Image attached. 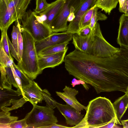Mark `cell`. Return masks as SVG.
Here are the masks:
<instances>
[{
	"label": "cell",
	"mask_w": 128,
	"mask_h": 128,
	"mask_svg": "<svg viewBox=\"0 0 128 128\" xmlns=\"http://www.w3.org/2000/svg\"><path fill=\"white\" fill-rule=\"evenodd\" d=\"M64 62L70 75L91 85L97 94L109 92L108 57L93 56L75 48L65 56Z\"/></svg>",
	"instance_id": "6da1fadb"
},
{
	"label": "cell",
	"mask_w": 128,
	"mask_h": 128,
	"mask_svg": "<svg viewBox=\"0 0 128 128\" xmlns=\"http://www.w3.org/2000/svg\"><path fill=\"white\" fill-rule=\"evenodd\" d=\"M72 43L76 49L93 56H110L118 52L120 48L113 46L103 36L99 24L97 22L88 36H82L73 34Z\"/></svg>",
	"instance_id": "7a4b0ae2"
},
{
	"label": "cell",
	"mask_w": 128,
	"mask_h": 128,
	"mask_svg": "<svg viewBox=\"0 0 128 128\" xmlns=\"http://www.w3.org/2000/svg\"><path fill=\"white\" fill-rule=\"evenodd\" d=\"M87 106L86 114L82 120L71 128H101L116 117L112 104L105 97L93 99Z\"/></svg>",
	"instance_id": "3957f363"
},
{
	"label": "cell",
	"mask_w": 128,
	"mask_h": 128,
	"mask_svg": "<svg viewBox=\"0 0 128 128\" xmlns=\"http://www.w3.org/2000/svg\"><path fill=\"white\" fill-rule=\"evenodd\" d=\"M22 32L23 41V51L21 59L18 62L17 65L31 80H33L42 71L38 66L36 41L31 34L22 27Z\"/></svg>",
	"instance_id": "277c9868"
},
{
	"label": "cell",
	"mask_w": 128,
	"mask_h": 128,
	"mask_svg": "<svg viewBox=\"0 0 128 128\" xmlns=\"http://www.w3.org/2000/svg\"><path fill=\"white\" fill-rule=\"evenodd\" d=\"M31 0H0V27L8 29L14 21L20 20Z\"/></svg>",
	"instance_id": "5b68a950"
},
{
	"label": "cell",
	"mask_w": 128,
	"mask_h": 128,
	"mask_svg": "<svg viewBox=\"0 0 128 128\" xmlns=\"http://www.w3.org/2000/svg\"><path fill=\"white\" fill-rule=\"evenodd\" d=\"M36 14L30 10L20 20L22 27L31 34L36 42L44 39L53 32L48 26L39 20Z\"/></svg>",
	"instance_id": "8992f818"
},
{
	"label": "cell",
	"mask_w": 128,
	"mask_h": 128,
	"mask_svg": "<svg viewBox=\"0 0 128 128\" xmlns=\"http://www.w3.org/2000/svg\"><path fill=\"white\" fill-rule=\"evenodd\" d=\"M54 113L53 110L47 106L33 105L32 110L25 117L28 126L27 128H44L56 123L58 121Z\"/></svg>",
	"instance_id": "52a82bcc"
},
{
	"label": "cell",
	"mask_w": 128,
	"mask_h": 128,
	"mask_svg": "<svg viewBox=\"0 0 128 128\" xmlns=\"http://www.w3.org/2000/svg\"><path fill=\"white\" fill-rule=\"evenodd\" d=\"M84 0H66L62 7L50 24V28L53 32L67 31L68 18L71 12L75 13Z\"/></svg>",
	"instance_id": "ba28073f"
},
{
	"label": "cell",
	"mask_w": 128,
	"mask_h": 128,
	"mask_svg": "<svg viewBox=\"0 0 128 128\" xmlns=\"http://www.w3.org/2000/svg\"><path fill=\"white\" fill-rule=\"evenodd\" d=\"M73 34L66 31L60 33L52 32L41 40L36 41L35 46L38 54L43 50L72 40Z\"/></svg>",
	"instance_id": "9c48e42d"
},
{
	"label": "cell",
	"mask_w": 128,
	"mask_h": 128,
	"mask_svg": "<svg viewBox=\"0 0 128 128\" xmlns=\"http://www.w3.org/2000/svg\"><path fill=\"white\" fill-rule=\"evenodd\" d=\"M97 0H84L76 11L75 18L70 22L67 32L73 34L78 33L80 30V24L86 12L95 5Z\"/></svg>",
	"instance_id": "30bf717a"
},
{
	"label": "cell",
	"mask_w": 128,
	"mask_h": 128,
	"mask_svg": "<svg viewBox=\"0 0 128 128\" xmlns=\"http://www.w3.org/2000/svg\"><path fill=\"white\" fill-rule=\"evenodd\" d=\"M68 48L56 53L45 55H38L39 68L42 71L47 68H54L64 62Z\"/></svg>",
	"instance_id": "8fae6325"
},
{
	"label": "cell",
	"mask_w": 128,
	"mask_h": 128,
	"mask_svg": "<svg viewBox=\"0 0 128 128\" xmlns=\"http://www.w3.org/2000/svg\"><path fill=\"white\" fill-rule=\"evenodd\" d=\"M56 108L66 119L67 125L74 126L82 120L84 115L74 108L66 104H63L57 102Z\"/></svg>",
	"instance_id": "7c38bea8"
},
{
	"label": "cell",
	"mask_w": 128,
	"mask_h": 128,
	"mask_svg": "<svg viewBox=\"0 0 128 128\" xmlns=\"http://www.w3.org/2000/svg\"><path fill=\"white\" fill-rule=\"evenodd\" d=\"M22 94L24 99L33 105L41 103L44 100L42 90L33 80L30 84L22 88Z\"/></svg>",
	"instance_id": "4fadbf2b"
},
{
	"label": "cell",
	"mask_w": 128,
	"mask_h": 128,
	"mask_svg": "<svg viewBox=\"0 0 128 128\" xmlns=\"http://www.w3.org/2000/svg\"><path fill=\"white\" fill-rule=\"evenodd\" d=\"M66 0H56L50 4L47 8L40 14L38 17L41 22L50 26Z\"/></svg>",
	"instance_id": "5bb4252c"
},
{
	"label": "cell",
	"mask_w": 128,
	"mask_h": 128,
	"mask_svg": "<svg viewBox=\"0 0 128 128\" xmlns=\"http://www.w3.org/2000/svg\"><path fill=\"white\" fill-rule=\"evenodd\" d=\"M64 92H56L57 95L64 100L67 104L74 108L78 111L81 112L84 109L87 110V106L82 104L78 102L76 97L78 91L66 86L63 90Z\"/></svg>",
	"instance_id": "9a60e30c"
},
{
	"label": "cell",
	"mask_w": 128,
	"mask_h": 128,
	"mask_svg": "<svg viewBox=\"0 0 128 128\" xmlns=\"http://www.w3.org/2000/svg\"><path fill=\"white\" fill-rule=\"evenodd\" d=\"M119 23L117 42L120 47L128 48V15H122Z\"/></svg>",
	"instance_id": "2e32d148"
},
{
	"label": "cell",
	"mask_w": 128,
	"mask_h": 128,
	"mask_svg": "<svg viewBox=\"0 0 128 128\" xmlns=\"http://www.w3.org/2000/svg\"><path fill=\"white\" fill-rule=\"evenodd\" d=\"M1 81L3 88L12 89V85L17 88H19L14 78L11 66L4 67L0 65Z\"/></svg>",
	"instance_id": "e0dca14e"
},
{
	"label": "cell",
	"mask_w": 128,
	"mask_h": 128,
	"mask_svg": "<svg viewBox=\"0 0 128 128\" xmlns=\"http://www.w3.org/2000/svg\"><path fill=\"white\" fill-rule=\"evenodd\" d=\"M0 108L4 107L8 102L13 99H20L23 97L17 90L12 89H7L0 87Z\"/></svg>",
	"instance_id": "ac0fdd59"
},
{
	"label": "cell",
	"mask_w": 128,
	"mask_h": 128,
	"mask_svg": "<svg viewBox=\"0 0 128 128\" xmlns=\"http://www.w3.org/2000/svg\"><path fill=\"white\" fill-rule=\"evenodd\" d=\"M112 104L116 117L120 121L128 108V95L125 93L124 96L116 100Z\"/></svg>",
	"instance_id": "d6986e66"
},
{
	"label": "cell",
	"mask_w": 128,
	"mask_h": 128,
	"mask_svg": "<svg viewBox=\"0 0 128 128\" xmlns=\"http://www.w3.org/2000/svg\"><path fill=\"white\" fill-rule=\"evenodd\" d=\"M118 2V0H97L94 6L110 15L112 10L116 7Z\"/></svg>",
	"instance_id": "ffe728a7"
},
{
	"label": "cell",
	"mask_w": 128,
	"mask_h": 128,
	"mask_svg": "<svg viewBox=\"0 0 128 128\" xmlns=\"http://www.w3.org/2000/svg\"><path fill=\"white\" fill-rule=\"evenodd\" d=\"M18 118L17 116H11L9 111L2 110L0 112V128H8L9 124Z\"/></svg>",
	"instance_id": "44dd1931"
},
{
	"label": "cell",
	"mask_w": 128,
	"mask_h": 128,
	"mask_svg": "<svg viewBox=\"0 0 128 128\" xmlns=\"http://www.w3.org/2000/svg\"><path fill=\"white\" fill-rule=\"evenodd\" d=\"M69 43V42H65L48 48L42 51L38 54L48 55L64 51L68 48L67 46Z\"/></svg>",
	"instance_id": "7402d4cb"
},
{
	"label": "cell",
	"mask_w": 128,
	"mask_h": 128,
	"mask_svg": "<svg viewBox=\"0 0 128 128\" xmlns=\"http://www.w3.org/2000/svg\"><path fill=\"white\" fill-rule=\"evenodd\" d=\"M98 8L96 7L93 11L89 26L91 30L98 20H104L107 19V17L105 14L102 13L100 11H98Z\"/></svg>",
	"instance_id": "603a6c76"
},
{
	"label": "cell",
	"mask_w": 128,
	"mask_h": 128,
	"mask_svg": "<svg viewBox=\"0 0 128 128\" xmlns=\"http://www.w3.org/2000/svg\"><path fill=\"white\" fill-rule=\"evenodd\" d=\"M12 65L16 73L21 80L22 88L30 84L32 80L25 74L15 64L14 62Z\"/></svg>",
	"instance_id": "cb8c5ba5"
},
{
	"label": "cell",
	"mask_w": 128,
	"mask_h": 128,
	"mask_svg": "<svg viewBox=\"0 0 128 128\" xmlns=\"http://www.w3.org/2000/svg\"><path fill=\"white\" fill-rule=\"evenodd\" d=\"M95 8L94 5L89 9L84 14L80 22V30L86 26H89L93 11Z\"/></svg>",
	"instance_id": "d4e9b609"
},
{
	"label": "cell",
	"mask_w": 128,
	"mask_h": 128,
	"mask_svg": "<svg viewBox=\"0 0 128 128\" xmlns=\"http://www.w3.org/2000/svg\"><path fill=\"white\" fill-rule=\"evenodd\" d=\"M13 62V59L10 58L3 48L0 46V65L4 67H10Z\"/></svg>",
	"instance_id": "484cf974"
},
{
	"label": "cell",
	"mask_w": 128,
	"mask_h": 128,
	"mask_svg": "<svg viewBox=\"0 0 128 128\" xmlns=\"http://www.w3.org/2000/svg\"><path fill=\"white\" fill-rule=\"evenodd\" d=\"M42 94L47 106L53 109L56 107L57 102L51 96V95L46 89L42 90Z\"/></svg>",
	"instance_id": "4316f807"
},
{
	"label": "cell",
	"mask_w": 128,
	"mask_h": 128,
	"mask_svg": "<svg viewBox=\"0 0 128 128\" xmlns=\"http://www.w3.org/2000/svg\"><path fill=\"white\" fill-rule=\"evenodd\" d=\"M7 30H5L2 32L0 46H2L6 54L11 58L13 59L10 55L8 43V35L7 34Z\"/></svg>",
	"instance_id": "83f0119b"
},
{
	"label": "cell",
	"mask_w": 128,
	"mask_h": 128,
	"mask_svg": "<svg viewBox=\"0 0 128 128\" xmlns=\"http://www.w3.org/2000/svg\"><path fill=\"white\" fill-rule=\"evenodd\" d=\"M15 22L16 26H13L11 34L12 43L18 54V20Z\"/></svg>",
	"instance_id": "f1b7e54d"
},
{
	"label": "cell",
	"mask_w": 128,
	"mask_h": 128,
	"mask_svg": "<svg viewBox=\"0 0 128 128\" xmlns=\"http://www.w3.org/2000/svg\"><path fill=\"white\" fill-rule=\"evenodd\" d=\"M21 23L20 20H18V54L20 60L21 59L23 49V41Z\"/></svg>",
	"instance_id": "f546056e"
},
{
	"label": "cell",
	"mask_w": 128,
	"mask_h": 128,
	"mask_svg": "<svg viewBox=\"0 0 128 128\" xmlns=\"http://www.w3.org/2000/svg\"><path fill=\"white\" fill-rule=\"evenodd\" d=\"M49 4L46 0H36V6L34 12L36 14H39L44 11Z\"/></svg>",
	"instance_id": "4dcf8cb0"
},
{
	"label": "cell",
	"mask_w": 128,
	"mask_h": 128,
	"mask_svg": "<svg viewBox=\"0 0 128 128\" xmlns=\"http://www.w3.org/2000/svg\"><path fill=\"white\" fill-rule=\"evenodd\" d=\"M28 125L25 117L22 120L14 121L10 124L8 128H27Z\"/></svg>",
	"instance_id": "1f68e13d"
},
{
	"label": "cell",
	"mask_w": 128,
	"mask_h": 128,
	"mask_svg": "<svg viewBox=\"0 0 128 128\" xmlns=\"http://www.w3.org/2000/svg\"><path fill=\"white\" fill-rule=\"evenodd\" d=\"M117 124L120 125H122V124L120 123L116 117L106 124L102 126L101 128H120L117 125Z\"/></svg>",
	"instance_id": "d6a6232c"
},
{
	"label": "cell",
	"mask_w": 128,
	"mask_h": 128,
	"mask_svg": "<svg viewBox=\"0 0 128 128\" xmlns=\"http://www.w3.org/2000/svg\"><path fill=\"white\" fill-rule=\"evenodd\" d=\"M12 70V71L14 75L16 80V81L18 85L19 89H17V90L21 92L22 94V82L21 80L16 73L13 66L12 64L11 66Z\"/></svg>",
	"instance_id": "836d02e7"
},
{
	"label": "cell",
	"mask_w": 128,
	"mask_h": 128,
	"mask_svg": "<svg viewBox=\"0 0 128 128\" xmlns=\"http://www.w3.org/2000/svg\"><path fill=\"white\" fill-rule=\"evenodd\" d=\"M8 42L9 44V50L10 53L18 62H19L20 60L18 56V54L14 48L12 43L10 41L8 36Z\"/></svg>",
	"instance_id": "e575fe53"
},
{
	"label": "cell",
	"mask_w": 128,
	"mask_h": 128,
	"mask_svg": "<svg viewBox=\"0 0 128 128\" xmlns=\"http://www.w3.org/2000/svg\"><path fill=\"white\" fill-rule=\"evenodd\" d=\"M82 80L79 79L78 80L75 78H74L72 80L71 84L73 87H75L76 85L82 84L85 89L88 90H89V87Z\"/></svg>",
	"instance_id": "d590c367"
},
{
	"label": "cell",
	"mask_w": 128,
	"mask_h": 128,
	"mask_svg": "<svg viewBox=\"0 0 128 128\" xmlns=\"http://www.w3.org/2000/svg\"><path fill=\"white\" fill-rule=\"evenodd\" d=\"M91 30V29L89 26H87L81 29L77 34L80 36H85L90 34Z\"/></svg>",
	"instance_id": "8d00e7d4"
},
{
	"label": "cell",
	"mask_w": 128,
	"mask_h": 128,
	"mask_svg": "<svg viewBox=\"0 0 128 128\" xmlns=\"http://www.w3.org/2000/svg\"><path fill=\"white\" fill-rule=\"evenodd\" d=\"M126 0H118L119 3V10L121 12L125 14L126 12Z\"/></svg>",
	"instance_id": "74e56055"
},
{
	"label": "cell",
	"mask_w": 128,
	"mask_h": 128,
	"mask_svg": "<svg viewBox=\"0 0 128 128\" xmlns=\"http://www.w3.org/2000/svg\"><path fill=\"white\" fill-rule=\"evenodd\" d=\"M71 128L70 127H67L66 126L57 124L56 123L52 124L50 125L47 126L44 128Z\"/></svg>",
	"instance_id": "f35d334b"
},
{
	"label": "cell",
	"mask_w": 128,
	"mask_h": 128,
	"mask_svg": "<svg viewBox=\"0 0 128 128\" xmlns=\"http://www.w3.org/2000/svg\"><path fill=\"white\" fill-rule=\"evenodd\" d=\"M75 13L74 12H71L70 13L68 18V22H70L72 21L75 18Z\"/></svg>",
	"instance_id": "ab89813d"
},
{
	"label": "cell",
	"mask_w": 128,
	"mask_h": 128,
	"mask_svg": "<svg viewBox=\"0 0 128 128\" xmlns=\"http://www.w3.org/2000/svg\"><path fill=\"white\" fill-rule=\"evenodd\" d=\"M121 123L124 128H128V119L121 121Z\"/></svg>",
	"instance_id": "60d3db41"
},
{
	"label": "cell",
	"mask_w": 128,
	"mask_h": 128,
	"mask_svg": "<svg viewBox=\"0 0 128 128\" xmlns=\"http://www.w3.org/2000/svg\"><path fill=\"white\" fill-rule=\"evenodd\" d=\"M124 14L125 15H128V0H126V12Z\"/></svg>",
	"instance_id": "b9f144b4"
},
{
	"label": "cell",
	"mask_w": 128,
	"mask_h": 128,
	"mask_svg": "<svg viewBox=\"0 0 128 128\" xmlns=\"http://www.w3.org/2000/svg\"><path fill=\"white\" fill-rule=\"evenodd\" d=\"M126 93L128 96V86L127 88L126 92Z\"/></svg>",
	"instance_id": "7bdbcfd3"
}]
</instances>
